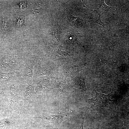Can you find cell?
Here are the masks:
<instances>
[{
	"mask_svg": "<svg viewBox=\"0 0 129 129\" xmlns=\"http://www.w3.org/2000/svg\"><path fill=\"white\" fill-rule=\"evenodd\" d=\"M24 81L27 83L28 85V87L26 88V94L25 96V105L26 106L29 101L32 97L33 95L36 93L34 91V89L32 88L29 82H26L25 81Z\"/></svg>",
	"mask_w": 129,
	"mask_h": 129,
	"instance_id": "obj_5",
	"label": "cell"
},
{
	"mask_svg": "<svg viewBox=\"0 0 129 129\" xmlns=\"http://www.w3.org/2000/svg\"><path fill=\"white\" fill-rule=\"evenodd\" d=\"M69 114L65 113L61 114H50L43 113L38 114L36 118H40L45 120L48 124L59 125L65 119H68Z\"/></svg>",
	"mask_w": 129,
	"mask_h": 129,
	"instance_id": "obj_2",
	"label": "cell"
},
{
	"mask_svg": "<svg viewBox=\"0 0 129 129\" xmlns=\"http://www.w3.org/2000/svg\"><path fill=\"white\" fill-rule=\"evenodd\" d=\"M87 73L86 71L81 72L78 73L72 82V87L86 91V79Z\"/></svg>",
	"mask_w": 129,
	"mask_h": 129,
	"instance_id": "obj_3",
	"label": "cell"
},
{
	"mask_svg": "<svg viewBox=\"0 0 129 129\" xmlns=\"http://www.w3.org/2000/svg\"><path fill=\"white\" fill-rule=\"evenodd\" d=\"M96 95L91 99L86 100L87 102L93 103L94 104L89 109L92 108L96 107H107L114 110L116 109V104L114 100H112L110 97L112 95L113 91L112 90L111 92L108 94L98 93L97 92L91 84Z\"/></svg>",
	"mask_w": 129,
	"mask_h": 129,
	"instance_id": "obj_1",
	"label": "cell"
},
{
	"mask_svg": "<svg viewBox=\"0 0 129 129\" xmlns=\"http://www.w3.org/2000/svg\"><path fill=\"white\" fill-rule=\"evenodd\" d=\"M34 64L32 63H31L26 65L24 71V75L27 78H32L33 75L32 69Z\"/></svg>",
	"mask_w": 129,
	"mask_h": 129,
	"instance_id": "obj_6",
	"label": "cell"
},
{
	"mask_svg": "<svg viewBox=\"0 0 129 129\" xmlns=\"http://www.w3.org/2000/svg\"><path fill=\"white\" fill-rule=\"evenodd\" d=\"M11 74L9 73H4L0 72V81H8L11 78Z\"/></svg>",
	"mask_w": 129,
	"mask_h": 129,
	"instance_id": "obj_7",
	"label": "cell"
},
{
	"mask_svg": "<svg viewBox=\"0 0 129 129\" xmlns=\"http://www.w3.org/2000/svg\"><path fill=\"white\" fill-rule=\"evenodd\" d=\"M47 82L46 80L44 79H41L39 81L38 84L39 89H42L43 88H45L48 85Z\"/></svg>",
	"mask_w": 129,
	"mask_h": 129,
	"instance_id": "obj_8",
	"label": "cell"
},
{
	"mask_svg": "<svg viewBox=\"0 0 129 129\" xmlns=\"http://www.w3.org/2000/svg\"><path fill=\"white\" fill-rule=\"evenodd\" d=\"M101 1L102 5L101 7L99 8L96 10H90L96 12L99 16V19L98 20L95 21H92L93 22H92L94 23H98L106 28L103 23L101 21L100 18L101 14L102 12L104 11H109L110 12H111L110 11L111 8L112 7L106 5L105 3L104 0H101Z\"/></svg>",
	"mask_w": 129,
	"mask_h": 129,
	"instance_id": "obj_4",
	"label": "cell"
},
{
	"mask_svg": "<svg viewBox=\"0 0 129 129\" xmlns=\"http://www.w3.org/2000/svg\"><path fill=\"white\" fill-rule=\"evenodd\" d=\"M84 121V117H83L81 120V126L79 129H84L83 128V124Z\"/></svg>",
	"mask_w": 129,
	"mask_h": 129,
	"instance_id": "obj_9",
	"label": "cell"
}]
</instances>
